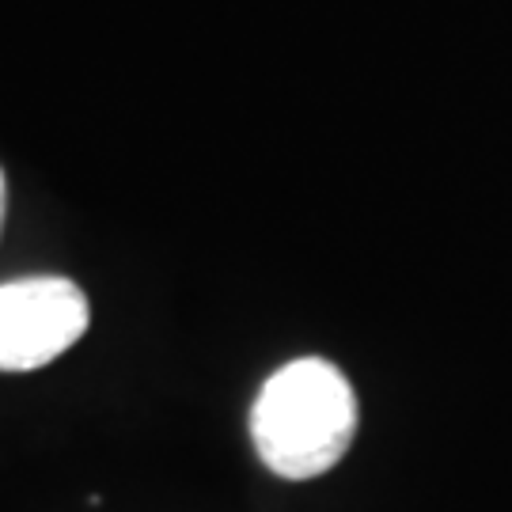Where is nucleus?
<instances>
[{
    "label": "nucleus",
    "mask_w": 512,
    "mask_h": 512,
    "mask_svg": "<svg viewBox=\"0 0 512 512\" xmlns=\"http://www.w3.org/2000/svg\"><path fill=\"white\" fill-rule=\"evenodd\" d=\"M357 433V399L349 380L319 357L277 368L251 406L258 459L281 478L327 475Z\"/></svg>",
    "instance_id": "1"
},
{
    "label": "nucleus",
    "mask_w": 512,
    "mask_h": 512,
    "mask_svg": "<svg viewBox=\"0 0 512 512\" xmlns=\"http://www.w3.org/2000/svg\"><path fill=\"white\" fill-rule=\"evenodd\" d=\"M0 224H4V171H0Z\"/></svg>",
    "instance_id": "3"
},
{
    "label": "nucleus",
    "mask_w": 512,
    "mask_h": 512,
    "mask_svg": "<svg viewBox=\"0 0 512 512\" xmlns=\"http://www.w3.org/2000/svg\"><path fill=\"white\" fill-rule=\"evenodd\" d=\"M92 323L84 289L69 277L0 285V372H35L73 349Z\"/></svg>",
    "instance_id": "2"
}]
</instances>
